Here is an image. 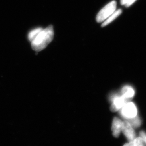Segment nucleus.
<instances>
[{"label":"nucleus","mask_w":146,"mask_h":146,"mask_svg":"<svg viewBox=\"0 0 146 146\" xmlns=\"http://www.w3.org/2000/svg\"><path fill=\"white\" fill-rule=\"evenodd\" d=\"M54 37V28L52 25H50L46 29H43L36 37L31 42V48L36 52L42 51L48 45Z\"/></svg>","instance_id":"nucleus-1"},{"label":"nucleus","mask_w":146,"mask_h":146,"mask_svg":"<svg viewBox=\"0 0 146 146\" xmlns=\"http://www.w3.org/2000/svg\"><path fill=\"white\" fill-rule=\"evenodd\" d=\"M117 3L115 1H112L104 6L98 13L96 17L98 22H103L112 15L116 10Z\"/></svg>","instance_id":"nucleus-2"},{"label":"nucleus","mask_w":146,"mask_h":146,"mask_svg":"<svg viewBox=\"0 0 146 146\" xmlns=\"http://www.w3.org/2000/svg\"><path fill=\"white\" fill-rule=\"evenodd\" d=\"M119 111L121 117L125 120L134 118L137 115L136 106L132 102H127Z\"/></svg>","instance_id":"nucleus-3"},{"label":"nucleus","mask_w":146,"mask_h":146,"mask_svg":"<svg viewBox=\"0 0 146 146\" xmlns=\"http://www.w3.org/2000/svg\"><path fill=\"white\" fill-rule=\"evenodd\" d=\"M121 131L124 134V135L128 140L129 141H132L133 139L136 138V133L134 130L133 127L131 125L130 123L126 121H123Z\"/></svg>","instance_id":"nucleus-4"},{"label":"nucleus","mask_w":146,"mask_h":146,"mask_svg":"<svg viewBox=\"0 0 146 146\" xmlns=\"http://www.w3.org/2000/svg\"><path fill=\"white\" fill-rule=\"evenodd\" d=\"M112 103L110 107V110L113 112L120 110L126 103L128 102L121 96H114L112 98Z\"/></svg>","instance_id":"nucleus-5"},{"label":"nucleus","mask_w":146,"mask_h":146,"mask_svg":"<svg viewBox=\"0 0 146 146\" xmlns=\"http://www.w3.org/2000/svg\"><path fill=\"white\" fill-rule=\"evenodd\" d=\"M123 121L117 117H114L112 123V130L113 136L118 138L121 131Z\"/></svg>","instance_id":"nucleus-6"},{"label":"nucleus","mask_w":146,"mask_h":146,"mask_svg":"<svg viewBox=\"0 0 146 146\" xmlns=\"http://www.w3.org/2000/svg\"><path fill=\"white\" fill-rule=\"evenodd\" d=\"M121 96L129 102L135 95V91L131 86H124L121 89Z\"/></svg>","instance_id":"nucleus-7"},{"label":"nucleus","mask_w":146,"mask_h":146,"mask_svg":"<svg viewBox=\"0 0 146 146\" xmlns=\"http://www.w3.org/2000/svg\"><path fill=\"white\" fill-rule=\"evenodd\" d=\"M122 13V10L121 9H118V10H116L114 13L110 15L107 19H106L102 24V27L106 26L109 24L111 23V22H113L114 19H116Z\"/></svg>","instance_id":"nucleus-8"},{"label":"nucleus","mask_w":146,"mask_h":146,"mask_svg":"<svg viewBox=\"0 0 146 146\" xmlns=\"http://www.w3.org/2000/svg\"><path fill=\"white\" fill-rule=\"evenodd\" d=\"M123 146H146V145L143 139L139 136L125 144Z\"/></svg>","instance_id":"nucleus-9"},{"label":"nucleus","mask_w":146,"mask_h":146,"mask_svg":"<svg viewBox=\"0 0 146 146\" xmlns=\"http://www.w3.org/2000/svg\"><path fill=\"white\" fill-rule=\"evenodd\" d=\"M125 121L130 123L134 128H137L139 127L141 123V119L137 115L134 118L125 120Z\"/></svg>","instance_id":"nucleus-10"},{"label":"nucleus","mask_w":146,"mask_h":146,"mask_svg":"<svg viewBox=\"0 0 146 146\" xmlns=\"http://www.w3.org/2000/svg\"><path fill=\"white\" fill-rule=\"evenodd\" d=\"M43 29L41 28H36L35 29H33L29 32L28 34V39L29 41L32 42Z\"/></svg>","instance_id":"nucleus-11"},{"label":"nucleus","mask_w":146,"mask_h":146,"mask_svg":"<svg viewBox=\"0 0 146 146\" xmlns=\"http://www.w3.org/2000/svg\"><path fill=\"white\" fill-rule=\"evenodd\" d=\"M136 0H121V5H124L125 7H130L133 3H135Z\"/></svg>","instance_id":"nucleus-12"},{"label":"nucleus","mask_w":146,"mask_h":146,"mask_svg":"<svg viewBox=\"0 0 146 146\" xmlns=\"http://www.w3.org/2000/svg\"><path fill=\"white\" fill-rule=\"evenodd\" d=\"M139 135L143 139L146 146V132L144 131H141L139 133Z\"/></svg>","instance_id":"nucleus-13"}]
</instances>
